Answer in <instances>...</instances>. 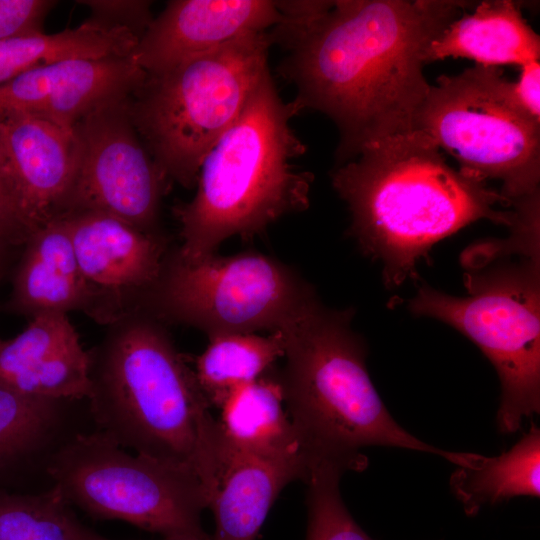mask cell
<instances>
[{
    "label": "cell",
    "instance_id": "52a82bcc",
    "mask_svg": "<svg viewBox=\"0 0 540 540\" xmlns=\"http://www.w3.org/2000/svg\"><path fill=\"white\" fill-rule=\"evenodd\" d=\"M496 244L483 246L496 261L469 252L488 268L470 266L464 278L467 296L423 285L409 307L451 325L491 361L502 390L497 424L509 434L540 412V254L533 247L511 260L509 240Z\"/></svg>",
    "mask_w": 540,
    "mask_h": 540
},
{
    "label": "cell",
    "instance_id": "44dd1931",
    "mask_svg": "<svg viewBox=\"0 0 540 540\" xmlns=\"http://www.w3.org/2000/svg\"><path fill=\"white\" fill-rule=\"evenodd\" d=\"M284 405L278 374L271 371L234 389L219 406L223 448L264 457L301 456L309 463Z\"/></svg>",
    "mask_w": 540,
    "mask_h": 540
},
{
    "label": "cell",
    "instance_id": "7c38bea8",
    "mask_svg": "<svg viewBox=\"0 0 540 540\" xmlns=\"http://www.w3.org/2000/svg\"><path fill=\"white\" fill-rule=\"evenodd\" d=\"M58 218L69 231L79 267L80 311L104 326L141 312L170 250L168 237L101 213Z\"/></svg>",
    "mask_w": 540,
    "mask_h": 540
},
{
    "label": "cell",
    "instance_id": "4316f807",
    "mask_svg": "<svg viewBox=\"0 0 540 540\" xmlns=\"http://www.w3.org/2000/svg\"><path fill=\"white\" fill-rule=\"evenodd\" d=\"M88 7L90 19L107 26L122 28L139 41L151 21V2L144 0H83L77 1Z\"/></svg>",
    "mask_w": 540,
    "mask_h": 540
},
{
    "label": "cell",
    "instance_id": "d6a6232c",
    "mask_svg": "<svg viewBox=\"0 0 540 540\" xmlns=\"http://www.w3.org/2000/svg\"><path fill=\"white\" fill-rule=\"evenodd\" d=\"M0 198L3 199L4 201H6L5 198H4V194H3L1 184H0Z\"/></svg>",
    "mask_w": 540,
    "mask_h": 540
},
{
    "label": "cell",
    "instance_id": "277c9868",
    "mask_svg": "<svg viewBox=\"0 0 540 540\" xmlns=\"http://www.w3.org/2000/svg\"><path fill=\"white\" fill-rule=\"evenodd\" d=\"M301 111L294 99L283 100L268 69L203 159L194 197L172 207L184 260L214 254L234 236L251 239L309 207L314 178L296 165L307 147L291 125Z\"/></svg>",
    "mask_w": 540,
    "mask_h": 540
},
{
    "label": "cell",
    "instance_id": "7a4b0ae2",
    "mask_svg": "<svg viewBox=\"0 0 540 540\" xmlns=\"http://www.w3.org/2000/svg\"><path fill=\"white\" fill-rule=\"evenodd\" d=\"M331 182L346 202L350 234L382 262L387 286L416 276V265L441 239L488 219L511 227L515 211L486 181L449 166L437 143L413 129L365 145L338 165Z\"/></svg>",
    "mask_w": 540,
    "mask_h": 540
},
{
    "label": "cell",
    "instance_id": "3957f363",
    "mask_svg": "<svg viewBox=\"0 0 540 540\" xmlns=\"http://www.w3.org/2000/svg\"><path fill=\"white\" fill-rule=\"evenodd\" d=\"M88 352L95 430L124 449L192 471L211 499L223 457L218 422L166 325L134 313L107 326Z\"/></svg>",
    "mask_w": 540,
    "mask_h": 540
},
{
    "label": "cell",
    "instance_id": "d6986e66",
    "mask_svg": "<svg viewBox=\"0 0 540 540\" xmlns=\"http://www.w3.org/2000/svg\"><path fill=\"white\" fill-rule=\"evenodd\" d=\"M82 281L72 240L62 218L32 231L13 266L6 309L29 320L80 311Z\"/></svg>",
    "mask_w": 540,
    "mask_h": 540
},
{
    "label": "cell",
    "instance_id": "5b68a950",
    "mask_svg": "<svg viewBox=\"0 0 540 540\" xmlns=\"http://www.w3.org/2000/svg\"><path fill=\"white\" fill-rule=\"evenodd\" d=\"M352 309H331L318 296L287 325L285 364L278 378L287 413L310 468L336 463L347 471L368 464L360 449L388 446L446 457L403 429L388 412L365 364L366 348L352 329Z\"/></svg>",
    "mask_w": 540,
    "mask_h": 540
},
{
    "label": "cell",
    "instance_id": "484cf974",
    "mask_svg": "<svg viewBox=\"0 0 540 540\" xmlns=\"http://www.w3.org/2000/svg\"><path fill=\"white\" fill-rule=\"evenodd\" d=\"M347 470L336 463L313 466L308 486L306 540H373L355 522L341 498L339 482Z\"/></svg>",
    "mask_w": 540,
    "mask_h": 540
},
{
    "label": "cell",
    "instance_id": "ac0fdd59",
    "mask_svg": "<svg viewBox=\"0 0 540 540\" xmlns=\"http://www.w3.org/2000/svg\"><path fill=\"white\" fill-rule=\"evenodd\" d=\"M309 463L301 456L264 457L224 449L208 508L215 521L210 540H256L281 490L306 480Z\"/></svg>",
    "mask_w": 540,
    "mask_h": 540
},
{
    "label": "cell",
    "instance_id": "4dcf8cb0",
    "mask_svg": "<svg viewBox=\"0 0 540 540\" xmlns=\"http://www.w3.org/2000/svg\"><path fill=\"white\" fill-rule=\"evenodd\" d=\"M21 247L0 245V284L16 261Z\"/></svg>",
    "mask_w": 540,
    "mask_h": 540
},
{
    "label": "cell",
    "instance_id": "ffe728a7",
    "mask_svg": "<svg viewBox=\"0 0 540 540\" xmlns=\"http://www.w3.org/2000/svg\"><path fill=\"white\" fill-rule=\"evenodd\" d=\"M540 38L511 0L483 1L471 14L452 21L428 45L425 63L447 57L479 65H525L538 61Z\"/></svg>",
    "mask_w": 540,
    "mask_h": 540
},
{
    "label": "cell",
    "instance_id": "1f68e13d",
    "mask_svg": "<svg viewBox=\"0 0 540 540\" xmlns=\"http://www.w3.org/2000/svg\"><path fill=\"white\" fill-rule=\"evenodd\" d=\"M86 540H109L98 533L94 532L93 530L89 529L87 533V539ZM161 540H198L194 538H186V537H173V538H163Z\"/></svg>",
    "mask_w": 540,
    "mask_h": 540
},
{
    "label": "cell",
    "instance_id": "83f0119b",
    "mask_svg": "<svg viewBox=\"0 0 540 540\" xmlns=\"http://www.w3.org/2000/svg\"><path fill=\"white\" fill-rule=\"evenodd\" d=\"M52 0H0V40L43 31Z\"/></svg>",
    "mask_w": 540,
    "mask_h": 540
},
{
    "label": "cell",
    "instance_id": "603a6c76",
    "mask_svg": "<svg viewBox=\"0 0 540 540\" xmlns=\"http://www.w3.org/2000/svg\"><path fill=\"white\" fill-rule=\"evenodd\" d=\"M138 39L122 28L88 18L79 26L0 40V85L16 76L58 61L77 58L130 57Z\"/></svg>",
    "mask_w": 540,
    "mask_h": 540
},
{
    "label": "cell",
    "instance_id": "9c48e42d",
    "mask_svg": "<svg viewBox=\"0 0 540 540\" xmlns=\"http://www.w3.org/2000/svg\"><path fill=\"white\" fill-rule=\"evenodd\" d=\"M316 296L294 269L272 257L214 253L186 261L175 247L141 312L165 325L194 327L211 338L279 330Z\"/></svg>",
    "mask_w": 540,
    "mask_h": 540
},
{
    "label": "cell",
    "instance_id": "f1b7e54d",
    "mask_svg": "<svg viewBox=\"0 0 540 540\" xmlns=\"http://www.w3.org/2000/svg\"><path fill=\"white\" fill-rule=\"evenodd\" d=\"M539 87V61L523 65L518 81L513 82V92L519 104L533 118L540 121Z\"/></svg>",
    "mask_w": 540,
    "mask_h": 540
},
{
    "label": "cell",
    "instance_id": "9a60e30c",
    "mask_svg": "<svg viewBox=\"0 0 540 540\" xmlns=\"http://www.w3.org/2000/svg\"><path fill=\"white\" fill-rule=\"evenodd\" d=\"M145 77L131 56L58 61L0 85V116L27 113L72 129L103 102L132 94Z\"/></svg>",
    "mask_w": 540,
    "mask_h": 540
},
{
    "label": "cell",
    "instance_id": "6da1fadb",
    "mask_svg": "<svg viewBox=\"0 0 540 540\" xmlns=\"http://www.w3.org/2000/svg\"><path fill=\"white\" fill-rule=\"evenodd\" d=\"M469 2L306 1L269 31L285 52L278 71L302 111L329 117L340 140L338 165L370 142L413 130L431 84L425 52Z\"/></svg>",
    "mask_w": 540,
    "mask_h": 540
},
{
    "label": "cell",
    "instance_id": "cb8c5ba5",
    "mask_svg": "<svg viewBox=\"0 0 540 540\" xmlns=\"http://www.w3.org/2000/svg\"><path fill=\"white\" fill-rule=\"evenodd\" d=\"M281 330L266 336L256 333L223 334L209 338L206 349L192 367L198 385L210 407L219 408L236 388L268 372L284 356Z\"/></svg>",
    "mask_w": 540,
    "mask_h": 540
},
{
    "label": "cell",
    "instance_id": "4fadbf2b",
    "mask_svg": "<svg viewBox=\"0 0 540 540\" xmlns=\"http://www.w3.org/2000/svg\"><path fill=\"white\" fill-rule=\"evenodd\" d=\"M76 167L73 129L27 113L0 116V184L30 233L62 215Z\"/></svg>",
    "mask_w": 540,
    "mask_h": 540
},
{
    "label": "cell",
    "instance_id": "e0dca14e",
    "mask_svg": "<svg viewBox=\"0 0 540 540\" xmlns=\"http://www.w3.org/2000/svg\"><path fill=\"white\" fill-rule=\"evenodd\" d=\"M0 387L27 396L87 400L89 352L67 314L37 316L14 338L0 339Z\"/></svg>",
    "mask_w": 540,
    "mask_h": 540
},
{
    "label": "cell",
    "instance_id": "8992f818",
    "mask_svg": "<svg viewBox=\"0 0 540 540\" xmlns=\"http://www.w3.org/2000/svg\"><path fill=\"white\" fill-rule=\"evenodd\" d=\"M269 31L146 74L129 96L133 124L169 182L196 187L203 159L269 69Z\"/></svg>",
    "mask_w": 540,
    "mask_h": 540
},
{
    "label": "cell",
    "instance_id": "7402d4cb",
    "mask_svg": "<svg viewBox=\"0 0 540 540\" xmlns=\"http://www.w3.org/2000/svg\"><path fill=\"white\" fill-rule=\"evenodd\" d=\"M447 460L457 465L449 481L451 491L469 516L485 505L540 495V430L535 424L498 456L450 452Z\"/></svg>",
    "mask_w": 540,
    "mask_h": 540
},
{
    "label": "cell",
    "instance_id": "5bb4252c",
    "mask_svg": "<svg viewBox=\"0 0 540 540\" xmlns=\"http://www.w3.org/2000/svg\"><path fill=\"white\" fill-rule=\"evenodd\" d=\"M93 430L86 399L27 396L0 387V492L51 488L57 454Z\"/></svg>",
    "mask_w": 540,
    "mask_h": 540
},
{
    "label": "cell",
    "instance_id": "d4e9b609",
    "mask_svg": "<svg viewBox=\"0 0 540 540\" xmlns=\"http://www.w3.org/2000/svg\"><path fill=\"white\" fill-rule=\"evenodd\" d=\"M88 530L55 485L38 493L0 492V540H86Z\"/></svg>",
    "mask_w": 540,
    "mask_h": 540
},
{
    "label": "cell",
    "instance_id": "ba28073f",
    "mask_svg": "<svg viewBox=\"0 0 540 540\" xmlns=\"http://www.w3.org/2000/svg\"><path fill=\"white\" fill-rule=\"evenodd\" d=\"M413 129L428 134L460 170L500 181L511 207L539 194L540 121L519 104L498 67L476 64L438 77Z\"/></svg>",
    "mask_w": 540,
    "mask_h": 540
},
{
    "label": "cell",
    "instance_id": "2e32d148",
    "mask_svg": "<svg viewBox=\"0 0 540 540\" xmlns=\"http://www.w3.org/2000/svg\"><path fill=\"white\" fill-rule=\"evenodd\" d=\"M282 20L276 1L172 0L153 18L131 58L146 74H156Z\"/></svg>",
    "mask_w": 540,
    "mask_h": 540
},
{
    "label": "cell",
    "instance_id": "30bf717a",
    "mask_svg": "<svg viewBox=\"0 0 540 540\" xmlns=\"http://www.w3.org/2000/svg\"><path fill=\"white\" fill-rule=\"evenodd\" d=\"M49 473L66 500L95 520H121L163 538L210 540L201 524L209 496L196 474L129 453L100 431L72 439Z\"/></svg>",
    "mask_w": 540,
    "mask_h": 540
},
{
    "label": "cell",
    "instance_id": "f546056e",
    "mask_svg": "<svg viewBox=\"0 0 540 540\" xmlns=\"http://www.w3.org/2000/svg\"><path fill=\"white\" fill-rule=\"evenodd\" d=\"M29 234L11 206L0 198V245L22 247Z\"/></svg>",
    "mask_w": 540,
    "mask_h": 540
},
{
    "label": "cell",
    "instance_id": "8fae6325",
    "mask_svg": "<svg viewBox=\"0 0 540 540\" xmlns=\"http://www.w3.org/2000/svg\"><path fill=\"white\" fill-rule=\"evenodd\" d=\"M130 95L103 102L73 126L77 167L61 216L101 213L145 233L165 235L160 206L169 181L133 124Z\"/></svg>",
    "mask_w": 540,
    "mask_h": 540
}]
</instances>
